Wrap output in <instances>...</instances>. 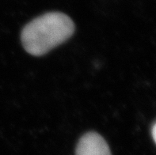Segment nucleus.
<instances>
[{
    "mask_svg": "<svg viewBox=\"0 0 156 155\" xmlns=\"http://www.w3.org/2000/svg\"><path fill=\"white\" fill-rule=\"evenodd\" d=\"M75 31L72 20L59 12H50L27 24L22 32V43L28 53L44 55L65 42Z\"/></svg>",
    "mask_w": 156,
    "mask_h": 155,
    "instance_id": "f257e3e1",
    "label": "nucleus"
},
{
    "mask_svg": "<svg viewBox=\"0 0 156 155\" xmlns=\"http://www.w3.org/2000/svg\"><path fill=\"white\" fill-rule=\"evenodd\" d=\"M75 154L111 155V152L105 140L99 134L89 132L79 139Z\"/></svg>",
    "mask_w": 156,
    "mask_h": 155,
    "instance_id": "f03ea898",
    "label": "nucleus"
},
{
    "mask_svg": "<svg viewBox=\"0 0 156 155\" xmlns=\"http://www.w3.org/2000/svg\"><path fill=\"white\" fill-rule=\"evenodd\" d=\"M152 137L154 143H156V123L154 124V125L153 126V128H152Z\"/></svg>",
    "mask_w": 156,
    "mask_h": 155,
    "instance_id": "7ed1b4c3",
    "label": "nucleus"
}]
</instances>
